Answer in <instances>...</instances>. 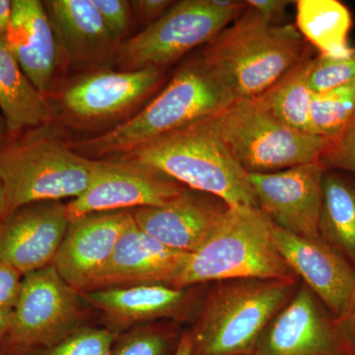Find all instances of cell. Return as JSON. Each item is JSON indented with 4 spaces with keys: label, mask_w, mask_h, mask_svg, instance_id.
Listing matches in <instances>:
<instances>
[{
    "label": "cell",
    "mask_w": 355,
    "mask_h": 355,
    "mask_svg": "<svg viewBox=\"0 0 355 355\" xmlns=\"http://www.w3.org/2000/svg\"><path fill=\"white\" fill-rule=\"evenodd\" d=\"M216 119L223 139L248 174L318 162L331 142L289 127L257 98L236 100Z\"/></svg>",
    "instance_id": "cell-8"
},
{
    "label": "cell",
    "mask_w": 355,
    "mask_h": 355,
    "mask_svg": "<svg viewBox=\"0 0 355 355\" xmlns=\"http://www.w3.org/2000/svg\"><path fill=\"white\" fill-rule=\"evenodd\" d=\"M186 187L165 175L123 157L96 159L88 190L67 205L69 220L95 212L162 207Z\"/></svg>",
    "instance_id": "cell-10"
},
{
    "label": "cell",
    "mask_w": 355,
    "mask_h": 355,
    "mask_svg": "<svg viewBox=\"0 0 355 355\" xmlns=\"http://www.w3.org/2000/svg\"><path fill=\"white\" fill-rule=\"evenodd\" d=\"M273 226L261 207H228L209 239L190 254L173 287L232 279L299 280L275 247Z\"/></svg>",
    "instance_id": "cell-5"
},
{
    "label": "cell",
    "mask_w": 355,
    "mask_h": 355,
    "mask_svg": "<svg viewBox=\"0 0 355 355\" xmlns=\"http://www.w3.org/2000/svg\"><path fill=\"white\" fill-rule=\"evenodd\" d=\"M70 220L67 205H24L0 220V261L22 275L53 265Z\"/></svg>",
    "instance_id": "cell-14"
},
{
    "label": "cell",
    "mask_w": 355,
    "mask_h": 355,
    "mask_svg": "<svg viewBox=\"0 0 355 355\" xmlns=\"http://www.w3.org/2000/svg\"><path fill=\"white\" fill-rule=\"evenodd\" d=\"M319 233L355 270V180L338 170L324 174Z\"/></svg>",
    "instance_id": "cell-23"
},
{
    "label": "cell",
    "mask_w": 355,
    "mask_h": 355,
    "mask_svg": "<svg viewBox=\"0 0 355 355\" xmlns=\"http://www.w3.org/2000/svg\"><path fill=\"white\" fill-rule=\"evenodd\" d=\"M0 110L7 137L50 123L53 110L46 96L33 85L6 39L0 38Z\"/></svg>",
    "instance_id": "cell-21"
},
{
    "label": "cell",
    "mask_w": 355,
    "mask_h": 355,
    "mask_svg": "<svg viewBox=\"0 0 355 355\" xmlns=\"http://www.w3.org/2000/svg\"><path fill=\"white\" fill-rule=\"evenodd\" d=\"M189 256L190 254L170 249L147 235L132 218L109 260L83 291L144 284L173 287Z\"/></svg>",
    "instance_id": "cell-16"
},
{
    "label": "cell",
    "mask_w": 355,
    "mask_h": 355,
    "mask_svg": "<svg viewBox=\"0 0 355 355\" xmlns=\"http://www.w3.org/2000/svg\"><path fill=\"white\" fill-rule=\"evenodd\" d=\"M355 116V81L314 92L310 105L311 133L336 139Z\"/></svg>",
    "instance_id": "cell-26"
},
{
    "label": "cell",
    "mask_w": 355,
    "mask_h": 355,
    "mask_svg": "<svg viewBox=\"0 0 355 355\" xmlns=\"http://www.w3.org/2000/svg\"><path fill=\"white\" fill-rule=\"evenodd\" d=\"M307 48L295 26L275 24L246 7L200 58L236 100L251 99L293 69Z\"/></svg>",
    "instance_id": "cell-2"
},
{
    "label": "cell",
    "mask_w": 355,
    "mask_h": 355,
    "mask_svg": "<svg viewBox=\"0 0 355 355\" xmlns=\"http://www.w3.org/2000/svg\"><path fill=\"white\" fill-rule=\"evenodd\" d=\"M12 311H0V340L7 335Z\"/></svg>",
    "instance_id": "cell-38"
},
{
    "label": "cell",
    "mask_w": 355,
    "mask_h": 355,
    "mask_svg": "<svg viewBox=\"0 0 355 355\" xmlns=\"http://www.w3.org/2000/svg\"><path fill=\"white\" fill-rule=\"evenodd\" d=\"M13 0H0V38L6 39L11 17H12Z\"/></svg>",
    "instance_id": "cell-36"
},
{
    "label": "cell",
    "mask_w": 355,
    "mask_h": 355,
    "mask_svg": "<svg viewBox=\"0 0 355 355\" xmlns=\"http://www.w3.org/2000/svg\"><path fill=\"white\" fill-rule=\"evenodd\" d=\"M132 3L139 14V19L148 26L162 17L175 2L169 0H139Z\"/></svg>",
    "instance_id": "cell-33"
},
{
    "label": "cell",
    "mask_w": 355,
    "mask_h": 355,
    "mask_svg": "<svg viewBox=\"0 0 355 355\" xmlns=\"http://www.w3.org/2000/svg\"><path fill=\"white\" fill-rule=\"evenodd\" d=\"M319 162L326 170H338L355 176V116L336 139L331 140Z\"/></svg>",
    "instance_id": "cell-29"
},
{
    "label": "cell",
    "mask_w": 355,
    "mask_h": 355,
    "mask_svg": "<svg viewBox=\"0 0 355 355\" xmlns=\"http://www.w3.org/2000/svg\"><path fill=\"white\" fill-rule=\"evenodd\" d=\"M4 202H6V198H4L3 184L0 180V220L3 218L4 216Z\"/></svg>",
    "instance_id": "cell-39"
},
{
    "label": "cell",
    "mask_w": 355,
    "mask_h": 355,
    "mask_svg": "<svg viewBox=\"0 0 355 355\" xmlns=\"http://www.w3.org/2000/svg\"><path fill=\"white\" fill-rule=\"evenodd\" d=\"M315 55L307 48L302 58L286 76L256 97L275 118L289 127L311 133L310 105L313 91L309 78ZM312 135V133H311Z\"/></svg>",
    "instance_id": "cell-25"
},
{
    "label": "cell",
    "mask_w": 355,
    "mask_h": 355,
    "mask_svg": "<svg viewBox=\"0 0 355 355\" xmlns=\"http://www.w3.org/2000/svg\"><path fill=\"white\" fill-rule=\"evenodd\" d=\"M299 280L216 282L191 331L193 355H249L273 317L291 301Z\"/></svg>",
    "instance_id": "cell-6"
},
{
    "label": "cell",
    "mask_w": 355,
    "mask_h": 355,
    "mask_svg": "<svg viewBox=\"0 0 355 355\" xmlns=\"http://www.w3.org/2000/svg\"><path fill=\"white\" fill-rule=\"evenodd\" d=\"M6 42L26 76L46 97L60 51L44 2L13 0Z\"/></svg>",
    "instance_id": "cell-19"
},
{
    "label": "cell",
    "mask_w": 355,
    "mask_h": 355,
    "mask_svg": "<svg viewBox=\"0 0 355 355\" xmlns=\"http://www.w3.org/2000/svg\"><path fill=\"white\" fill-rule=\"evenodd\" d=\"M174 355H193L190 333H184Z\"/></svg>",
    "instance_id": "cell-37"
},
{
    "label": "cell",
    "mask_w": 355,
    "mask_h": 355,
    "mask_svg": "<svg viewBox=\"0 0 355 355\" xmlns=\"http://www.w3.org/2000/svg\"><path fill=\"white\" fill-rule=\"evenodd\" d=\"M228 207L214 196L187 188L167 205L132 211L147 235L170 249L191 254L209 239Z\"/></svg>",
    "instance_id": "cell-17"
},
{
    "label": "cell",
    "mask_w": 355,
    "mask_h": 355,
    "mask_svg": "<svg viewBox=\"0 0 355 355\" xmlns=\"http://www.w3.org/2000/svg\"><path fill=\"white\" fill-rule=\"evenodd\" d=\"M23 275L0 261V311H12L19 295Z\"/></svg>",
    "instance_id": "cell-32"
},
{
    "label": "cell",
    "mask_w": 355,
    "mask_h": 355,
    "mask_svg": "<svg viewBox=\"0 0 355 355\" xmlns=\"http://www.w3.org/2000/svg\"><path fill=\"white\" fill-rule=\"evenodd\" d=\"M84 296L109 316L125 322H139L176 315L187 302V288L144 284L96 289Z\"/></svg>",
    "instance_id": "cell-22"
},
{
    "label": "cell",
    "mask_w": 355,
    "mask_h": 355,
    "mask_svg": "<svg viewBox=\"0 0 355 355\" xmlns=\"http://www.w3.org/2000/svg\"><path fill=\"white\" fill-rule=\"evenodd\" d=\"M1 141L3 218L30 203L74 200L92 183L96 159L77 153L50 123Z\"/></svg>",
    "instance_id": "cell-4"
},
{
    "label": "cell",
    "mask_w": 355,
    "mask_h": 355,
    "mask_svg": "<svg viewBox=\"0 0 355 355\" xmlns=\"http://www.w3.org/2000/svg\"><path fill=\"white\" fill-rule=\"evenodd\" d=\"M355 81V46L343 58H330L318 55L311 69L309 84L313 92Z\"/></svg>",
    "instance_id": "cell-27"
},
{
    "label": "cell",
    "mask_w": 355,
    "mask_h": 355,
    "mask_svg": "<svg viewBox=\"0 0 355 355\" xmlns=\"http://www.w3.org/2000/svg\"><path fill=\"white\" fill-rule=\"evenodd\" d=\"M107 29L120 43L130 23V2L125 0H92Z\"/></svg>",
    "instance_id": "cell-30"
},
{
    "label": "cell",
    "mask_w": 355,
    "mask_h": 355,
    "mask_svg": "<svg viewBox=\"0 0 355 355\" xmlns=\"http://www.w3.org/2000/svg\"><path fill=\"white\" fill-rule=\"evenodd\" d=\"M253 355H355L338 320L305 284L261 334Z\"/></svg>",
    "instance_id": "cell-9"
},
{
    "label": "cell",
    "mask_w": 355,
    "mask_h": 355,
    "mask_svg": "<svg viewBox=\"0 0 355 355\" xmlns=\"http://www.w3.org/2000/svg\"><path fill=\"white\" fill-rule=\"evenodd\" d=\"M7 139V130L6 121H4L2 116H0V140Z\"/></svg>",
    "instance_id": "cell-40"
},
{
    "label": "cell",
    "mask_w": 355,
    "mask_h": 355,
    "mask_svg": "<svg viewBox=\"0 0 355 355\" xmlns=\"http://www.w3.org/2000/svg\"><path fill=\"white\" fill-rule=\"evenodd\" d=\"M119 157L151 168L190 190L214 196L229 207H260L248 173L222 137L216 116L167 133Z\"/></svg>",
    "instance_id": "cell-1"
},
{
    "label": "cell",
    "mask_w": 355,
    "mask_h": 355,
    "mask_svg": "<svg viewBox=\"0 0 355 355\" xmlns=\"http://www.w3.org/2000/svg\"><path fill=\"white\" fill-rule=\"evenodd\" d=\"M235 101L200 58L178 70L164 90L130 120L91 139L71 142V146L87 158L116 157L196 121L217 116Z\"/></svg>",
    "instance_id": "cell-3"
},
{
    "label": "cell",
    "mask_w": 355,
    "mask_h": 355,
    "mask_svg": "<svg viewBox=\"0 0 355 355\" xmlns=\"http://www.w3.org/2000/svg\"><path fill=\"white\" fill-rule=\"evenodd\" d=\"M60 51L69 62L94 64L116 55L118 41L107 29L92 0L44 2Z\"/></svg>",
    "instance_id": "cell-20"
},
{
    "label": "cell",
    "mask_w": 355,
    "mask_h": 355,
    "mask_svg": "<svg viewBox=\"0 0 355 355\" xmlns=\"http://www.w3.org/2000/svg\"><path fill=\"white\" fill-rule=\"evenodd\" d=\"M338 321L355 347V292L347 312Z\"/></svg>",
    "instance_id": "cell-35"
},
{
    "label": "cell",
    "mask_w": 355,
    "mask_h": 355,
    "mask_svg": "<svg viewBox=\"0 0 355 355\" xmlns=\"http://www.w3.org/2000/svg\"><path fill=\"white\" fill-rule=\"evenodd\" d=\"M164 69L98 70L78 77L60 94V108L77 123H94L125 113L155 90Z\"/></svg>",
    "instance_id": "cell-13"
},
{
    "label": "cell",
    "mask_w": 355,
    "mask_h": 355,
    "mask_svg": "<svg viewBox=\"0 0 355 355\" xmlns=\"http://www.w3.org/2000/svg\"><path fill=\"white\" fill-rule=\"evenodd\" d=\"M249 355H253V354H249Z\"/></svg>",
    "instance_id": "cell-41"
},
{
    "label": "cell",
    "mask_w": 355,
    "mask_h": 355,
    "mask_svg": "<svg viewBox=\"0 0 355 355\" xmlns=\"http://www.w3.org/2000/svg\"><path fill=\"white\" fill-rule=\"evenodd\" d=\"M272 238L287 265L314 292L336 320L347 312L355 292V270L321 237H299L273 226Z\"/></svg>",
    "instance_id": "cell-15"
},
{
    "label": "cell",
    "mask_w": 355,
    "mask_h": 355,
    "mask_svg": "<svg viewBox=\"0 0 355 355\" xmlns=\"http://www.w3.org/2000/svg\"><path fill=\"white\" fill-rule=\"evenodd\" d=\"M245 2L248 8L256 11L275 24H277L275 21L280 19L286 14L287 7L292 3L286 0H248Z\"/></svg>",
    "instance_id": "cell-34"
},
{
    "label": "cell",
    "mask_w": 355,
    "mask_h": 355,
    "mask_svg": "<svg viewBox=\"0 0 355 355\" xmlns=\"http://www.w3.org/2000/svg\"><path fill=\"white\" fill-rule=\"evenodd\" d=\"M326 169L318 162L272 173L248 174L259 205L275 225L299 237H320Z\"/></svg>",
    "instance_id": "cell-11"
},
{
    "label": "cell",
    "mask_w": 355,
    "mask_h": 355,
    "mask_svg": "<svg viewBox=\"0 0 355 355\" xmlns=\"http://www.w3.org/2000/svg\"><path fill=\"white\" fill-rule=\"evenodd\" d=\"M295 3V27L319 55L347 57L352 50L349 35L352 16L349 7L338 0H299Z\"/></svg>",
    "instance_id": "cell-24"
},
{
    "label": "cell",
    "mask_w": 355,
    "mask_h": 355,
    "mask_svg": "<svg viewBox=\"0 0 355 355\" xmlns=\"http://www.w3.org/2000/svg\"><path fill=\"white\" fill-rule=\"evenodd\" d=\"M76 293L53 265L23 275L7 331L10 342L31 347L53 340L76 319Z\"/></svg>",
    "instance_id": "cell-12"
},
{
    "label": "cell",
    "mask_w": 355,
    "mask_h": 355,
    "mask_svg": "<svg viewBox=\"0 0 355 355\" xmlns=\"http://www.w3.org/2000/svg\"><path fill=\"white\" fill-rule=\"evenodd\" d=\"M166 340L155 333L139 334L121 343L112 355H163Z\"/></svg>",
    "instance_id": "cell-31"
},
{
    "label": "cell",
    "mask_w": 355,
    "mask_h": 355,
    "mask_svg": "<svg viewBox=\"0 0 355 355\" xmlns=\"http://www.w3.org/2000/svg\"><path fill=\"white\" fill-rule=\"evenodd\" d=\"M132 210L95 212L70 221L53 266L76 291H83L113 254L132 220Z\"/></svg>",
    "instance_id": "cell-18"
},
{
    "label": "cell",
    "mask_w": 355,
    "mask_h": 355,
    "mask_svg": "<svg viewBox=\"0 0 355 355\" xmlns=\"http://www.w3.org/2000/svg\"><path fill=\"white\" fill-rule=\"evenodd\" d=\"M114 340L112 331L87 329L64 338L44 355H112Z\"/></svg>",
    "instance_id": "cell-28"
},
{
    "label": "cell",
    "mask_w": 355,
    "mask_h": 355,
    "mask_svg": "<svg viewBox=\"0 0 355 355\" xmlns=\"http://www.w3.org/2000/svg\"><path fill=\"white\" fill-rule=\"evenodd\" d=\"M246 7V2L234 0L177 2L144 31L119 44L116 64L121 71L164 69L200 44L214 41Z\"/></svg>",
    "instance_id": "cell-7"
}]
</instances>
